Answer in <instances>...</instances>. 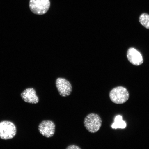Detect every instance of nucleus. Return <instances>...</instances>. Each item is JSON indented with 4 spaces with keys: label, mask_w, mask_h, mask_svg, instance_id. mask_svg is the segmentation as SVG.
Returning a JSON list of instances; mask_svg holds the SVG:
<instances>
[{
    "label": "nucleus",
    "mask_w": 149,
    "mask_h": 149,
    "mask_svg": "<svg viewBox=\"0 0 149 149\" xmlns=\"http://www.w3.org/2000/svg\"><path fill=\"white\" fill-rule=\"evenodd\" d=\"M126 124L123 120L122 117L120 115H117L115 118L114 123L112 125L111 127L113 129L122 128L124 129L126 127Z\"/></svg>",
    "instance_id": "nucleus-9"
},
{
    "label": "nucleus",
    "mask_w": 149,
    "mask_h": 149,
    "mask_svg": "<svg viewBox=\"0 0 149 149\" xmlns=\"http://www.w3.org/2000/svg\"><path fill=\"white\" fill-rule=\"evenodd\" d=\"M51 3L50 0H30V9L33 13L42 15L46 13L49 10Z\"/></svg>",
    "instance_id": "nucleus-4"
},
{
    "label": "nucleus",
    "mask_w": 149,
    "mask_h": 149,
    "mask_svg": "<svg viewBox=\"0 0 149 149\" xmlns=\"http://www.w3.org/2000/svg\"><path fill=\"white\" fill-rule=\"evenodd\" d=\"M127 56L129 62L135 66H140L144 62L142 55L134 48H130L128 49Z\"/></svg>",
    "instance_id": "nucleus-7"
},
{
    "label": "nucleus",
    "mask_w": 149,
    "mask_h": 149,
    "mask_svg": "<svg viewBox=\"0 0 149 149\" xmlns=\"http://www.w3.org/2000/svg\"><path fill=\"white\" fill-rule=\"evenodd\" d=\"M56 86L59 94L63 97L68 96L72 91V86L69 81L64 78H58L56 79Z\"/></svg>",
    "instance_id": "nucleus-5"
},
{
    "label": "nucleus",
    "mask_w": 149,
    "mask_h": 149,
    "mask_svg": "<svg viewBox=\"0 0 149 149\" xmlns=\"http://www.w3.org/2000/svg\"><path fill=\"white\" fill-rule=\"evenodd\" d=\"M102 120L99 115L91 113L85 117L84 124L85 127L90 133H95L100 129L102 125Z\"/></svg>",
    "instance_id": "nucleus-1"
},
{
    "label": "nucleus",
    "mask_w": 149,
    "mask_h": 149,
    "mask_svg": "<svg viewBox=\"0 0 149 149\" xmlns=\"http://www.w3.org/2000/svg\"><path fill=\"white\" fill-rule=\"evenodd\" d=\"M16 133V126L13 122L6 120L0 122V139L6 140L12 139Z\"/></svg>",
    "instance_id": "nucleus-3"
},
{
    "label": "nucleus",
    "mask_w": 149,
    "mask_h": 149,
    "mask_svg": "<svg viewBox=\"0 0 149 149\" xmlns=\"http://www.w3.org/2000/svg\"><path fill=\"white\" fill-rule=\"evenodd\" d=\"M20 95L22 100L27 103L36 104L38 103L39 101L36 91L32 88L25 89L22 93Z\"/></svg>",
    "instance_id": "nucleus-8"
},
{
    "label": "nucleus",
    "mask_w": 149,
    "mask_h": 149,
    "mask_svg": "<svg viewBox=\"0 0 149 149\" xmlns=\"http://www.w3.org/2000/svg\"><path fill=\"white\" fill-rule=\"evenodd\" d=\"M55 124L53 121L49 120L42 121L38 126V130L43 136L46 138H51L54 135Z\"/></svg>",
    "instance_id": "nucleus-6"
},
{
    "label": "nucleus",
    "mask_w": 149,
    "mask_h": 149,
    "mask_svg": "<svg viewBox=\"0 0 149 149\" xmlns=\"http://www.w3.org/2000/svg\"><path fill=\"white\" fill-rule=\"evenodd\" d=\"M67 149H81V148H80V147L79 146H77V145H70L69 146H68L67 148H66Z\"/></svg>",
    "instance_id": "nucleus-11"
},
{
    "label": "nucleus",
    "mask_w": 149,
    "mask_h": 149,
    "mask_svg": "<svg viewBox=\"0 0 149 149\" xmlns=\"http://www.w3.org/2000/svg\"><path fill=\"white\" fill-rule=\"evenodd\" d=\"M109 96L113 103L121 104L127 101L130 95L127 89L123 87L118 86L112 89L109 93Z\"/></svg>",
    "instance_id": "nucleus-2"
},
{
    "label": "nucleus",
    "mask_w": 149,
    "mask_h": 149,
    "mask_svg": "<svg viewBox=\"0 0 149 149\" xmlns=\"http://www.w3.org/2000/svg\"><path fill=\"white\" fill-rule=\"evenodd\" d=\"M139 22L141 25L149 29V15L143 13L139 16Z\"/></svg>",
    "instance_id": "nucleus-10"
}]
</instances>
